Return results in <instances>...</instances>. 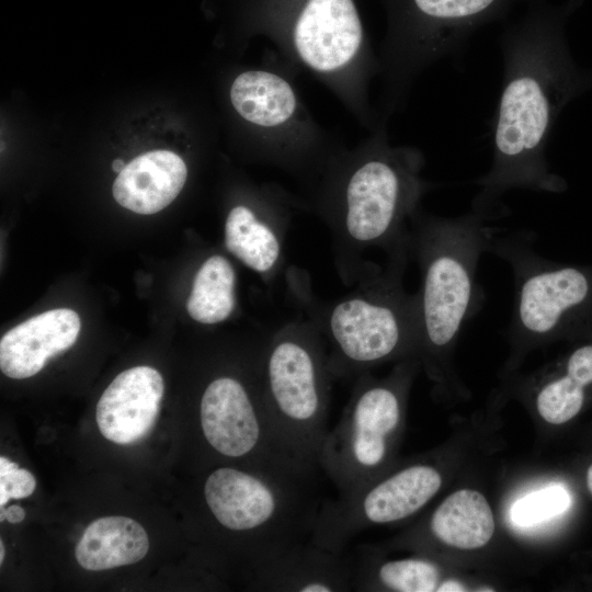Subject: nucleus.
I'll return each mask as SVG.
<instances>
[{
  "label": "nucleus",
  "instance_id": "9",
  "mask_svg": "<svg viewBox=\"0 0 592 592\" xmlns=\"http://www.w3.org/2000/svg\"><path fill=\"white\" fill-rule=\"evenodd\" d=\"M253 587L266 592H350L351 550L335 553L309 539L251 566Z\"/></svg>",
  "mask_w": 592,
  "mask_h": 592
},
{
  "label": "nucleus",
  "instance_id": "23",
  "mask_svg": "<svg viewBox=\"0 0 592 592\" xmlns=\"http://www.w3.org/2000/svg\"><path fill=\"white\" fill-rule=\"evenodd\" d=\"M436 591L439 592H449V591H465V588L457 581L448 580L441 583Z\"/></svg>",
  "mask_w": 592,
  "mask_h": 592
},
{
  "label": "nucleus",
  "instance_id": "26",
  "mask_svg": "<svg viewBox=\"0 0 592 592\" xmlns=\"http://www.w3.org/2000/svg\"><path fill=\"white\" fill-rule=\"evenodd\" d=\"M587 486L592 494V465L587 470Z\"/></svg>",
  "mask_w": 592,
  "mask_h": 592
},
{
  "label": "nucleus",
  "instance_id": "6",
  "mask_svg": "<svg viewBox=\"0 0 592 592\" xmlns=\"http://www.w3.org/2000/svg\"><path fill=\"white\" fill-rule=\"evenodd\" d=\"M530 231L497 229L488 252L512 270L515 297L510 334L523 343L579 338L592 330V264L548 260Z\"/></svg>",
  "mask_w": 592,
  "mask_h": 592
},
{
  "label": "nucleus",
  "instance_id": "15",
  "mask_svg": "<svg viewBox=\"0 0 592 592\" xmlns=\"http://www.w3.org/2000/svg\"><path fill=\"white\" fill-rule=\"evenodd\" d=\"M148 549V535L138 522L126 516H104L88 525L75 555L83 569L100 571L138 562Z\"/></svg>",
  "mask_w": 592,
  "mask_h": 592
},
{
  "label": "nucleus",
  "instance_id": "16",
  "mask_svg": "<svg viewBox=\"0 0 592 592\" xmlns=\"http://www.w3.org/2000/svg\"><path fill=\"white\" fill-rule=\"evenodd\" d=\"M429 530L441 543L459 549L485 546L494 533V519L486 498L476 490L449 494L433 512Z\"/></svg>",
  "mask_w": 592,
  "mask_h": 592
},
{
  "label": "nucleus",
  "instance_id": "12",
  "mask_svg": "<svg viewBox=\"0 0 592 592\" xmlns=\"http://www.w3.org/2000/svg\"><path fill=\"white\" fill-rule=\"evenodd\" d=\"M288 226V214L270 201L260 207L238 204L227 213L224 246L271 284L283 271Z\"/></svg>",
  "mask_w": 592,
  "mask_h": 592
},
{
  "label": "nucleus",
  "instance_id": "18",
  "mask_svg": "<svg viewBox=\"0 0 592 592\" xmlns=\"http://www.w3.org/2000/svg\"><path fill=\"white\" fill-rule=\"evenodd\" d=\"M236 272L223 254L205 258L197 267L185 308L191 319L202 325L227 320L236 309Z\"/></svg>",
  "mask_w": 592,
  "mask_h": 592
},
{
  "label": "nucleus",
  "instance_id": "24",
  "mask_svg": "<svg viewBox=\"0 0 592 592\" xmlns=\"http://www.w3.org/2000/svg\"><path fill=\"white\" fill-rule=\"evenodd\" d=\"M18 464L9 460L7 457L1 456L0 457V476L4 475L15 468H18Z\"/></svg>",
  "mask_w": 592,
  "mask_h": 592
},
{
  "label": "nucleus",
  "instance_id": "4",
  "mask_svg": "<svg viewBox=\"0 0 592 592\" xmlns=\"http://www.w3.org/2000/svg\"><path fill=\"white\" fill-rule=\"evenodd\" d=\"M473 209L458 217H440L420 208L409 225V252L421 272L415 293L419 351L439 356L455 343L485 298L477 283L482 253L497 228Z\"/></svg>",
  "mask_w": 592,
  "mask_h": 592
},
{
  "label": "nucleus",
  "instance_id": "22",
  "mask_svg": "<svg viewBox=\"0 0 592 592\" xmlns=\"http://www.w3.org/2000/svg\"><path fill=\"white\" fill-rule=\"evenodd\" d=\"M0 511V520L3 521L5 519L8 522L13 524L22 522L25 517L24 510L18 504L11 505L8 509H3V506H1Z\"/></svg>",
  "mask_w": 592,
  "mask_h": 592
},
{
  "label": "nucleus",
  "instance_id": "1",
  "mask_svg": "<svg viewBox=\"0 0 592 592\" xmlns=\"http://www.w3.org/2000/svg\"><path fill=\"white\" fill-rule=\"evenodd\" d=\"M584 0H527L525 13L499 38L503 80L492 117V162L475 181L471 209L489 220L506 214L512 190L561 193L563 178L550 170L546 149L565 107L592 90V66L571 54L566 27Z\"/></svg>",
  "mask_w": 592,
  "mask_h": 592
},
{
  "label": "nucleus",
  "instance_id": "10",
  "mask_svg": "<svg viewBox=\"0 0 592 592\" xmlns=\"http://www.w3.org/2000/svg\"><path fill=\"white\" fill-rule=\"evenodd\" d=\"M362 42L363 27L353 0H308L294 27L299 58L318 72L344 67Z\"/></svg>",
  "mask_w": 592,
  "mask_h": 592
},
{
  "label": "nucleus",
  "instance_id": "27",
  "mask_svg": "<svg viewBox=\"0 0 592 592\" xmlns=\"http://www.w3.org/2000/svg\"><path fill=\"white\" fill-rule=\"evenodd\" d=\"M3 558H4V545H3V542L0 540V563H2Z\"/></svg>",
  "mask_w": 592,
  "mask_h": 592
},
{
  "label": "nucleus",
  "instance_id": "8",
  "mask_svg": "<svg viewBox=\"0 0 592 592\" xmlns=\"http://www.w3.org/2000/svg\"><path fill=\"white\" fill-rule=\"evenodd\" d=\"M523 0H407L412 20L397 48L401 71L463 56L473 35ZM527 1V0H526Z\"/></svg>",
  "mask_w": 592,
  "mask_h": 592
},
{
  "label": "nucleus",
  "instance_id": "14",
  "mask_svg": "<svg viewBox=\"0 0 592 592\" xmlns=\"http://www.w3.org/2000/svg\"><path fill=\"white\" fill-rule=\"evenodd\" d=\"M187 178L184 160L170 150H152L128 162L116 177L112 193L123 207L156 214L180 194Z\"/></svg>",
  "mask_w": 592,
  "mask_h": 592
},
{
  "label": "nucleus",
  "instance_id": "3",
  "mask_svg": "<svg viewBox=\"0 0 592 592\" xmlns=\"http://www.w3.org/2000/svg\"><path fill=\"white\" fill-rule=\"evenodd\" d=\"M422 166L414 150L382 146L346 170L323 213L345 285L378 265L364 258L367 251L379 249L387 257L408 244L410 220L429 187L420 177Z\"/></svg>",
  "mask_w": 592,
  "mask_h": 592
},
{
  "label": "nucleus",
  "instance_id": "25",
  "mask_svg": "<svg viewBox=\"0 0 592 592\" xmlns=\"http://www.w3.org/2000/svg\"><path fill=\"white\" fill-rule=\"evenodd\" d=\"M125 162L122 159H115L112 162V169L119 173L125 168Z\"/></svg>",
  "mask_w": 592,
  "mask_h": 592
},
{
  "label": "nucleus",
  "instance_id": "17",
  "mask_svg": "<svg viewBox=\"0 0 592 592\" xmlns=\"http://www.w3.org/2000/svg\"><path fill=\"white\" fill-rule=\"evenodd\" d=\"M230 100L242 118L263 127L286 123L296 109V95L289 83L263 70L240 73L231 84Z\"/></svg>",
  "mask_w": 592,
  "mask_h": 592
},
{
  "label": "nucleus",
  "instance_id": "13",
  "mask_svg": "<svg viewBox=\"0 0 592 592\" xmlns=\"http://www.w3.org/2000/svg\"><path fill=\"white\" fill-rule=\"evenodd\" d=\"M80 328L78 314L68 308L52 309L21 322L1 338V372L14 379L34 376L50 357L76 342Z\"/></svg>",
  "mask_w": 592,
  "mask_h": 592
},
{
  "label": "nucleus",
  "instance_id": "21",
  "mask_svg": "<svg viewBox=\"0 0 592 592\" xmlns=\"http://www.w3.org/2000/svg\"><path fill=\"white\" fill-rule=\"evenodd\" d=\"M36 487L33 474L24 468H15L0 476V505L4 506L10 499L30 497Z\"/></svg>",
  "mask_w": 592,
  "mask_h": 592
},
{
  "label": "nucleus",
  "instance_id": "7",
  "mask_svg": "<svg viewBox=\"0 0 592 592\" xmlns=\"http://www.w3.org/2000/svg\"><path fill=\"white\" fill-rule=\"evenodd\" d=\"M411 366L402 364L384 379L369 372L354 379L342 414L328 430L318 455L320 473L338 493L352 492L383 474L402 422Z\"/></svg>",
  "mask_w": 592,
  "mask_h": 592
},
{
  "label": "nucleus",
  "instance_id": "5",
  "mask_svg": "<svg viewBox=\"0 0 592 592\" xmlns=\"http://www.w3.org/2000/svg\"><path fill=\"white\" fill-rule=\"evenodd\" d=\"M260 368L264 405L278 441L296 460L319 469L334 379L321 333L305 317L286 321L263 339Z\"/></svg>",
  "mask_w": 592,
  "mask_h": 592
},
{
  "label": "nucleus",
  "instance_id": "19",
  "mask_svg": "<svg viewBox=\"0 0 592 592\" xmlns=\"http://www.w3.org/2000/svg\"><path fill=\"white\" fill-rule=\"evenodd\" d=\"M587 396V388L560 371L539 389L536 408L539 415L548 423L562 424L581 411Z\"/></svg>",
  "mask_w": 592,
  "mask_h": 592
},
{
  "label": "nucleus",
  "instance_id": "20",
  "mask_svg": "<svg viewBox=\"0 0 592 592\" xmlns=\"http://www.w3.org/2000/svg\"><path fill=\"white\" fill-rule=\"evenodd\" d=\"M570 504L568 491L559 485L531 492L514 502L510 515L520 526H530L550 520L562 513Z\"/></svg>",
  "mask_w": 592,
  "mask_h": 592
},
{
  "label": "nucleus",
  "instance_id": "2",
  "mask_svg": "<svg viewBox=\"0 0 592 592\" xmlns=\"http://www.w3.org/2000/svg\"><path fill=\"white\" fill-rule=\"evenodd\" d=\"M410 260L409 246L398 248L332 300L312 293L303 270L288 269L289 296L321 333L334 379H355L379 363L418 353L417 295L403 286Z\"/></svg>",
  "mask_w": 592,
  "mask_h": 592
},
{
  "label": "nucleus",
  "instance_id": "11",
  "mask_svg": "<svg viewBox=\"0 0 592 592\" xmlns=\"http://www.w3.org/2000/svg\"><path fill=\"white\" fill-rule=\"evenodd\" d=\"M161 374L150 366H135L118 374L96 405L101 434L117 444L144 439L155 425L163 397Z\"/></svg>",
  "mask_w": 592,
  "mask_h": 592
}]
</instances>
